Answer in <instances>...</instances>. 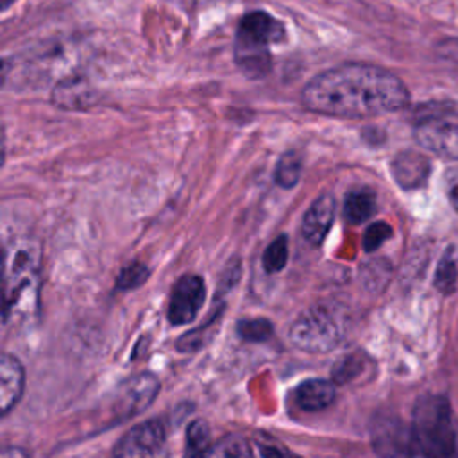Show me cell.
Returning <instances> with one entry per match:
<instances>
[{"instance_id": "6da1fadb", "label": "cell", "mask_w": 458, "mask_h": 458, "mask_svg": "<svg viewBox=\"0 0 458 458\" xmlns=\"http://www.w3.org/2000/svg\"><path fill=\"white\" fill-rule=\"evenodd\" d=\"M306 109L336 118H372L403 109L410 93L392 72L363 63L340 64L315 75L301 91Z\"/></svg>"}, {"instance_id": "7a4b0ae2", "label": "cell", "mask_w": 458, "mask_h": 458, "mask_svg": "<svg viewBox=\"0 0 458 458\" xmlns=\"http://www.w3.org/2000/svg\"><path fill=\"white\" fill-rule=\"evenodd\" d=\"M413 440L426 458H458V440L445 397L428 395L413 410Z\"/></svg>"}, {"instance_id": "3957f363", "label": "cell", "mask_w": 458, "mask_h": 458, "mask_svg": "<svg viewBox=\"0 0 458 458\" xmlns=\"http://www.w3.org/2000/svg\"><path fill=\"white\" fill-rule=\"evenodd\" d=\"M342 336V324L327 306L310 308L290 327L292 344L306 352H327L340 344Z\"/></svg>"}, {"instance_id": "277c9868", "label": "cell", "mask_w": 458, "mask_h": 458, "mask_svg": "<svg viewBox=\"0 0 458 458\" xmlns=\"http://www.w3.org/2000/svg\"><path fill=\"white\" fill-rule=\"evenodd\" d=\"M39 265V250L30 242L16 243L5 258V297H4V320L9 311L20 308L30 293Z\"/></svg>"}, {"instance_id": "5b68a950", "label": "cell", "mask_w": 458, "mask_h": 458, "mask_svg": "<svg viewBox=\"0 0 458 458\" xmlns=\"http://www.w3.org/2000/svg\"><path fill=\"white\" fill-rule=\"evenodd\" d=\"M166 429L161 420H145L134 426L118 444L114 458H168Z\"/></svg>"}, {"instance_id": "8992f818", "label": "cell", "mask_w": 458, "mask_h": 458, "mask_svg": "<svg viewBox=\"0 0 458 458\" xmlns=\"http://www.w3.org/2000/svg\"><path fill=\"white\" fill-rule=\"evenodd\" d=\"M415 140L422 148L458 159V116H428L415 125Z\"/></svg>"}, {"instance_id": "52a82bcc", "label": "cell", "mask_w": 458, "mask_h": 458, "mask_svg": "<svg viewBox=\"0 0 458 458\" xmlns=\"http://www.w3.org/2000/svg\"><path fill=\"white\" fill-rule=\"evenodd\" d=\"M206 297L204 279L197 274H186L177 279L172 288L168 304V320L174 326H182L191 322Z\"/></svg>"}, {"instance_id": "ba28073f", "label": "cell", "mask_w": 458, "mask_h": 458, "mask_svg": "<svg viewBox=\"0 0 458 458\" xmlns=\"http://www.w3.org/2000/svg\"><path fill=\"white\" fill-rule=\"evenodd\" d=\"M372 444L381 458H406L415 445L413 433L395 417H381L372 429Z\"/></svg>"}, {"instance_id": "9c48e42d", "label": "cell", "mask_w": 458, "mask_h": 458, "mask_svg": "<svg viewBox=\"0 0 458 458\" xmlns=\"http://www.w3.org/2000/svg\"><path fill=\"white\" fill-rule=\"evenodd\" d=\"M159 392V379L154 374H140L132 379H129L118 397H116V411L118 415L125 417H132L138 415L140 411L147 410L150 406V403L154 401V397Z\"/></svg>"}, {"instance_id": "30bf717a", "label": "cell", "mask_w": 458, "mask_h": 458, "mask_svg": "<svg viewBox=\"0 0 458 458\" xmlns=\"http://www.w3.org/2000/svg\"><path fill=\"white\" fill-rule=\"evenodd\" d=\"M234 61L240 72L249 79L265 77L272 68V55L268 52V43H263L243 32H236Z\"/></svg>"}, {"instance_id": "8fae6325", "label": "cell", "mask_w": 458, "mask_h": 458, "mask_svg": "<svg viewBox=\"0 0 458 458\" xmlns=\"http://www.w3.org/2000/svg\"><path fill=\"white\" fill-rule=\"evenodd\" d=\"M335 211H336V202H335V197L329 193H324L311 202V206L304 213L302 224H301L302 236L311 245L322 243V240L326 238L327 231L333 225Z\"/></svg>"}, {"instance_id": "7c38bea8", "label": "cell", "mask_w": 458, "mask_h": 458, "mask_svg": "<svg viewBox=\"0 0 458 458\" xmlns=\"http://www.w3.org/2000/svg\"><path fill=\"white\" fill-rule=\"evenodd\" d=\"M25 370L16 356L2 354L0 358V411L7 415L23 394Z\"/></svg>"}, {"instance_id": "4fadbf2b", "label": "cell", "mask_w": 458, "mask_h": 458, "mask_svg": "<svg viewBox=\"0 0 458 458\" xmlns=\"http://www.w3.org/2000/svg\"><path fill=\"white\" fill-rule=\"evenodd\" d=\"M429 174V161L420 152H401L392 161V175L404 190L420 188Z\"/></svg>"}, {"instance_id": "5bb4252c", "label": "cell", "mask_w": 458, "mask_h": 458, "mask_svg": "<svg viewBox=\"0 0 458 458\" xmlns=\"http://www.w3.org/2000/svg\"><path fill=\"white\" fill-rule=\"evenodd\" d=\"M238 32H243V34L256 38L268 45L279 43L286 38V30L283 27V23L263 11H252V13L245 14L240 21Z\"/></svg>"}, {"instance_id": "9a60e30c", "label": "cell", "mask_w": 458, "mask_h": 458, "mask_svg": "<svg viewBox=\"0 0 458 458\" xmlns=\"http://www.w3.org/2000/svg\"><path fill=\"white\" fill-rule=\"evenodd\" d=\"M335 399V383L327 379H306L295 388V401L304 411H320Z\"/></svg>"}, {"instance_id": "2e32d148", "label": "cell", "mask_w": 458, "mask_h": 458, "mask_svg": "<svg viewBox=\"0 0 458 458\" xmlns=\"http://www.w3.org/2000/svg\"><path fill=\"white\" fill-rule=\"evenodd\" d=\"M52 100L63 109H88L95 100V93L84 81L68 79L54 89Z\"/></svg>"}, {"instance_id": "e0dca14e", "label": "cell", "mask_w": 458, "mask_h": 458, "mask_svg": "<svg viewBox=\"0 0 458 458\" xmlns=\"http://www.w3.org/2000/svg\"><path fill=\"white\" fill-rule=\"evenodd\" d=\"M376 211V195L370 188L360 186L351 190L344 200V216L349 224L367 222Z\"/></svg>"}, {"instance_id": "ac0fdd59", "label": "cell", "mask_w": 458, "mask_h": 458, "mask_svg": "<svg viewBox=\"0 0 458 458\" xmlns=\"http://www.w3.org/2000/svg\"><path fill=\"white\" fill-rule=\"evenodd\" d=\"M211 433L206 420L197 419L186 429L184 458H208L211 451Z\"/></svg>"}, {"instance_id": "d6986e66", "label": "cell", "mask_w": 458, "mask_h": 458, "mask_svg": "<svg viewBox=\"0 0 458 458\" xmlns=\"http://www.w3.org/2000/svg\"><path fill=\"white\" fill-rule=\"evenodd\" d=\"M302 170V157L295 150L284 152L274 170V179L281 188H293L299 182Z\"/></svg>"}, {"instance_id": "ffe728a7", "label": "cell", "mask_w": 458, "mask_h": 458, "mask_svg": "<svg viewBox=\"0 0 458 458\" xmlns=\"http://www.w3.org/2000/svg\"><path fill=\"white\" fill-rule=\"evenodd\" d=\"M208 458H254V454L243 437L225 435L211 447Z\"/></svg>"}, {"instance_id": "44dd1931", "label": "cell", "mask_w": 458, "mask_h": 458, "mask_svg": "<svg viewBox=\"0 0 458 458\" xmlns=\"http://www.w3.org/2000/svg\"><path fill=\"white\" fill-rule=\"evenodd\" d=\"M236 333L245 342H265L274 335V326L267 318H243L238 320Z\"/></svg>"}, {"instance_id": "7402d4cb", "label": "cell", "mask_w": 458, "mask_h": 458, "mask_svg": "<svg viewBox=\"0 0 458 458\" xmlns=\"http://www.w3.org/2000/svg\"><path fill=\"white\" fill-rule=\"evenodd\" d=\"M263 268L267 272H279L284 268L288 261V238L286 234H279L274 242H270L263 252Z\"/></svg>"}, {"instance_id": "603a6c76", "label": "cell", "mask_w": 458, "mask_h": 458, "mask_svg": "<svg viewBox=\"0 0 458 458\" xmlns=\"http://www.w3.org/2000/svg\"><path fill=\"white\" fill-rule=\"evenodd\" d=\"M456 279H458V268H456V261L453 258L451 252H445V256L440 259L438 267H437V274H435V286L442 292V293H451L456 286Z\"/></svg>"}, {"instance_id": "cb8c5ba5", "label": "cell", "mask_w": 458, "mask_h": 458, "mask_svg": "<svg viewBox=\"0 0 458 458\" xmlns=\"http://www.w3.org/2000/svg\"><path fill=\"white\" fill-rule=\"evenodd\" d=\"M148 277L147 265L140 261H132L127 267H123L116 277V288L118 290H132L141 286Z\"/></svg>"}, {"instance_id": "d4e9b609", "label": "cell", "mask_w": 458, "mask_h": 458, "mask_svg": "<svg viewBox=\"0 0 458 458\" xmlns=\"http://www.w3.org/2000/svg\"><path fill=\"white\" fill-rule=\"evenodd\" d=\"M361 363L363 360L358 358V354H347L342 360H338L336 365L333 367L335 383H347L354 379L361 370Z\"/></svg>"}, {"instance_id": "484cf974", "label": "cell", "mask_w": 458, "mask_h": 458, "mask_svg": "<svg viewBox=\"0 0 458 458\" xmlns=\"http://www.w3.org/2000/svg\"><path fill=\"white\" fill-rule=\"evenodd\" d=\"M256 442H258V451L261 458H302L265 433L258 435Z\"/></svg>"}, {"instance_id": "4316f807", "label": "cell", "mask_w": 458, "mask_h": 458, "mask_svg": "<svg viewBox=\"0 0 458 458\" xmlns=\"http://www.w3.org/2000/svg\"><path fill=\"white\" fill-rule=\"evenodd\" d=\"M392 236V227L386 222H374L367 227L363 234V249L367 252L376 250L383 242H386Z\"/></svg>"}, {"instance_id": "83f0119b", "label": "cell", "mask_w": 458, "mask_h": 458, "mask_svg": "<svg viewBox=\"0 0 458 458\" xmlns=\"http://www.w3.org/2000/svg\"><path fill=\"white\" fill-rule=\"evenodd\" d=\"M445 191H447L449 202L458 211V165L445 170Z\"/></svg>"}, {"instance_id": "f1b7e54d", "label": "cell", "mask_w": 458, "mask_h": 458, "mask_svg": "<svg viewBox=\"0 0 458 458\" xmlns=\"http://www.w3.org/2000/svg\"><path fill=\"white\" fill-rule=\"evenodd\" d=\"M0 458H27L25 453L18 447H4L2 449V456Z\"/></svg>"}, {"instance_id": "f546056e", "label": "cell", "mask_w": 458, "mask_h": 458, "mask_svg": "<svg viewBox=\"0 0 458 458\" xmlns=\"http://www.w3.org/2000/svg\"><path fill=\"white\" fill-rule=\"evenodd\" d=\"M14 0H2V9H7Z\"/></svg>"}]
</instances>
